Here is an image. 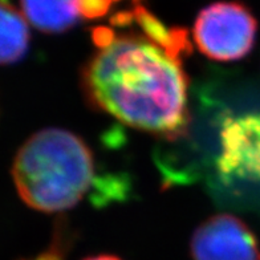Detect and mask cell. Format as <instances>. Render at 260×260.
Wrapping results in <instances>:
<instances>
[{
    "mask_svg": "<svg viewBox=\"0 0 260 260\" xmlns=\"http://www.w3.org/2000/svg\"><path fill=\"white\" fill-rule=\"evenodd\" d=\"M216 166L226 178L260 183V113L231 117L223 122Z\"/></svg>",
    "mask_w": 260,
    "mask_h": 260,
    "instance_id": "cell-5",
    "label": "cell"
},
{
    "mask_svg": "<svg viewBox=\"0 0 260 260\" xmlns=\"http://www.w3.org/2000/svg\"><path fill=\"white\" fill-rule=\"evenodd\" d=\"M29 47L28 21L8 0H0V65L24 57Z\"/></svg>",
    "mask_w": 260,
    "mask_h": 260,
    "instance_id": "cell-7",
    "label": "cell"
},
{
    "mask_svg": "<svg viewBox=\"0 0 260 260\" xmlns=\"http://www.w3.org/2000/svg\"><path fill=\"white\" fill-rule=\"evenodd\" d=\"M84 260H121L120 257L113 256V255H99V256H92V257H86Z\"/></svg>",
    "mask_w": 260,
    "mask_h": 260,
    "instance_id": "cell-10",
    "label": "cell"
},
{
    "mask_svg": "<svg viewBox=\"0 0 260 260\" xmlns=\"http://www.w3.org/2000/svg\"><path fill=\"white\" fill-rule=\"evenodd\" d=\"M35 260H61V257L55 251H49V252H45L43 255H40V256L36 257Z\"/></svg>",
    "mask_w": 260,
    "mask_h": 260,
    "instance_id": "cell-9",
    "label": "cell"
},
{
    "mask_svg": "<svg viewBox=\"0 0 260 260\" xmlns=\"http://www.w3.org/2000/svg\"><path fill=\"white\" fill-rule=\"evenodd\" d=\"M257 21L244 4L219 2L199 12L194 40L203 55L218 61H236L253 48Z\"/></svg>",
    "mask_w": 260,
    "mask_h": 260,
    "instance_id": "cell-3",
    "label": "cell"
},
{
    "mask_svg": "<svg viewBox=\"0 0 260 260\" xmlns=\"http://www.w3.org/2000/svg\"><path fill=\"white\" fill-rule=\"evenodd\" d=\"M194 260H260L255 234L243 220L220 214L209 218L192 234Z\"/></svg>",
    "mask_w": 260,
    "mask_h": 260,
    "instance_id": "cell-4",
    "label": "cell"
},
{
    "mask_svg": "<svg viewBox=\"0 0 260 260\" xmlns=\"http://www.w3.org/2000/svg\"><path fill=\"white\" fill-rule=\"evenodd\" d=\"M27 21L44 34H61L77 23L76 0H20Z\"/></svg>",
    "mask_w": 260,
    "mask_h": 260,
    "instance_id": "cell-6",
    "label": "cell"
},
{
    "mask_svg": "<svg viewBox=\"0 0 260 260\" xmlns=\"http://www.w3.org/2000/svg\"><path fill=\"white\" fill-rule=\"evenodd\" d=\"M99 49L82 72L97 109L134 129L177 136L187 122V79L177 53L150 38L96 32Z\"/></svg>",
    "mask_w": 260,
    "mask_h": 260,
    "instance_id": "cell-1",
    "label": "cell"
},
{
    "mask_svg": "<svg viewBox=\"0 0 260 260\" xmlns=\"http://www.w3.org/2000/svg\"><path fill=\"white\" fill-rule=\"evenodd\" d=\"M114 2L118 0H76V4L80 16L96 19L104 16Z\"/></svg>",
    "mask_w": 260,
    "mask_h": 260,
    "instance_id": "cell-8",
    "label": "cell"
},
{
    "mask_svg": "<svg viewBox=\"0 0 260 260\" xmlns=\"http://www.w3.org/2000/svg\"><path fill=\"white\" fill-rule=\"evenodd\" d=\"M12 177L20 198L43 212L72 209L94 182V161L84 141L68 130H40L17 151Z\"/></svg>",
    "mask_w": 260,
    "mask_h": 260,
    "instance_id": "cell-2",
    "label": "cell"
}]
</instances>
